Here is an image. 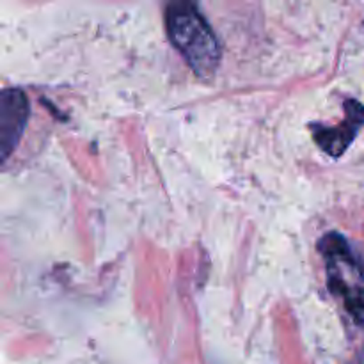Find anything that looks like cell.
Here are the masks:
<instances>
[{
	"label": "cell",
	"instance_id": "obj_1",
	"mask_svg": "<svg viewBox=\"0 0 364 364\" xmlns=\"http://www.w3.org/2000/svg\"><path fill=\"white\" fill-rule=\"evenodd\" d=\"M166 27L174 48L201 77H210L220 64V45L198 6L173 2L166 7Z\"/></svg>",
	"mask_w": 364,
	"mask_h": 364
},
{
	"label": "cell",
	"instance_id": "obj_4",
	"mask_svg": "<svg viewBox=\"0 0 364 364\" xmlns=\"http://www.w3.org/2000/svg\"><path fill=\"white\" fill-rule=\"evenodd\" d=\"M364 124V107L355 100L345 102V119L343 123L331 128L313 127L311 132L315 135V141L320 148L331 156L338 159L345 153V149L352 144L355 135L359 134Z\"/></svg>",
	"mask_w": 364,
	"mask_h": 364
},
{
	"label": "cell",
	"instance_id": "obj_3",
	"mask_svg": "<svg viewBox=\"0 0 364 364\" xmlns=\"http://www.w3.org/2000/svg\"><path fill=\"white\" fill-rule=\"evenodd\" d=\"M28 100L21 89L6 87L0 96V156L6 162L23 135L28 119Z\"/></svg>",
	"mask_w": 364,
	"mask_h": 364
},
{
	"label": "cell",
	"instance_id": "obj_2",
	"mask_svg": "<svg viewBox=\"0 0 364 364\" xmlns=\"http://www.w3.org/2000/svg\"><path fill=\"white\" fill-rule=\"evenodd\" d=\"M333 294L343 299L348 311L364 320V259L343 237L331 233L320 242Z\"/></svg>",
	"mask_w": 364,
	"mask_h": 364
}]
</instances>
